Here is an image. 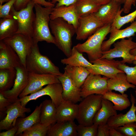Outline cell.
<instances>
[{"label":"cell","instance_id":"cell-8","mask_svg":"<svg viewBox=\"0 0 136 136\" xmlns=\"http://www.w3.org/2000/svg\"><path fill=\"white\" fill-rule=\"evenodd\" d=\"M2 41L15 52L22 64L25 68L27 56L34 44L32 38L22 34L16 33Z\"/></svg>","mask_w":136,"mask_h":136},{"label":"cell","instance_id":"cell-22","mask_svg":"<svg viewBox=\"0 0 136 136\" xmlns=\"http://www.w3.org/2000/svg\"><path fill=\"white\" fill-rule=\"evenodd\" d=\"M78 112V105L64 100L57 108V122L74 121L76 119Z\"/></svg>","mask_w":136,"mask_h":136},{"label":"cell","instance_id":"cell-13","mask_svg":"<svg viewBox=\"0 0 136 136\" xmlns=\"http://www.w3.org/2000/svg\"><path fill=\"white\" fill-rule=\"evenodd\" d=\"M31 111L30 108L21 105L19 98L8 108L6 116L0 122V129L7 130L11 129L15 125L18 118L25 117V113Z\"/></svg>","mask_w":136,"mask_h":136},{"label":"cell","instance_id":"cell-28","mask_svg":"<svg viewBox=\"0 0 136 136\" xmlns=\"http://www.w3.org/2000/svg\"><path fill=\"white\" fill-rule=\"evenodd\" d=\"M64 69L79 88H81L90 74L86 68L83 67L66 65Z\"/></svg>","mask_w":136,"mask_h":136},{"label":"cell","instance_id":"cell-53","mask_svg":"<svg viewBox=\"0 0 136 136\" xmlns=\"http://www.w3.org/2000/svg\"><path fill=\"white\" fill-rule=\"evenodd\" d=\"M134 92H135V95H136V90H135V91Z\"/></svg>","mask_w":136,"mask_h":136},{"label":"cell","instance_id":"cell-48","mask_svg":"<svg viewBox=\"0 0 136 136\" xmlns=\"http://www.w3.org/2000/svg\"><path fill=\"white\" fill-rule=\"evenodd\" d=\"M98 4L100 5H105L109 3L112 0H91Z\"/></svg>","mask_w":136,"mask_h":136},{"label":"cell","instance_id":"cell-42","mask_svg":"<svg viewBox=\"0 0 136 136\" xmlns=\"http://www.w3.org/2000/svg\"><path fill=\"white\" fill-rule=\"evenodd\" d=\"M79 0H50V1L55 4L57 3L55 7L61 6H68L76 3Z\"/></svg>","mask_w":136,"mask_h":136},{"label":"cell","instance_id":"cell-2","mask_svg":"<svg viewBox=\"0 0 136 136\" xmlns=\"http://www.w3.org/2000/svg\"><path fill=\"white\" fill-rule=\"evenodd\" d=\"M49 26L56 45L66 56L71 55L72 38L76 30L73 25L61 18L51 20Z\"/></svg>","mask_w":136,"mask_h":136},{"label":"cell","instance_id":"cell-49","mask_svg":"<svg viewBox=\"0 0 136 136\" xmlns=\"http://www.w3.org/2000/svg\"><path fill=\"white\" fill-rule=\"evenodd\" d=\"M130 53L132 55L136 56V47L131 50L130 51Z\"/></svg>","mask_w":136,"mask_h":136},{"label":"cell","instance_id":"cell-9","mask_svg":"<svg viewBox=\"0 0 136 136\" xmlns=\"http://www.w3.org/2000/svg\"><path fill=\"white\" fill-rule=\"evenodd\" d=\"M62 87L60 83L48 84L35 93L19 98L21 105L25 107L29 101L35 100L42 96H49L57 108L64 100L62 96Z\"/></svg>","mask_w":136,"mask_h":136},{"label":"cell","instance_id":"cell-11","mask_svg":"<svg viewBox=\"0 0 136 136\" xmlns=\"http://www.w3.org/2000/svg\"><path fill=\"white\" fill-rule=\"evenodd\" d=\"M101 75L90 73L81 87L82 97L84 98L93 94L103 95L108 91L107 81L108 78Z\"/></svg>","mask_w":136,"mask_h":136},{"label":"cell","instance_id":"cell-6","mask_svg":"<svg viewBox=\"0 0 136 136\" xmlns=\"http://www.w3.org/2000/svg\"><path fill=\"white\" fill-rule=\"evenodd\" d=\"M136 47V42L132 40L131 37L128 39H123L119 41L114 43V48L102 52L101 58L113 59L121 58L122 60L120 61L122 64L132 63L136 59V56L131 54L130 51Z\"/></svg>","mask_w":136,"mask_h":136},{"label":"cell","instance_id":"cell-19","mask_svg":"<svg viewBox=\"0 0 136 136\" xmlns=\"http://www.w3.org/2000/svg\"><path fill=\"white\" fill-rule=\"evenodd\" d=\"M121 5L114 0L101 6L94 15L104 25H111L121 10Z\"/></svg>","mask_w":136,"mask_h":136},{"label":"cell","instance_id":"cell-20","mask_svg":"<svg viewBox=\"0 0 136 136\" xmlns=\"http://www.w3.org/2000/svg\"><path fill=\"white\" fill-rule=\"evenodd\" d=\"M131 106L129 110L125 114L120 113L111 117L107 124L110 127L116 128L127 124L136 122V99L131 92L130 94Z\"/></svg>","mask_w":136,"mask_h":136},{"label":"cell","instance_id":"cell-17","mask_svg":"<svg viewBox=\"0 0 136 136\" xmlns=\"http://www.w3.org/2000/svg\"><path fill=\"white\" fill-rule=\"evenodd\" d=\"M58 18L63 19L73 25L76 30L79 24V17L77 10L76 3L66 6L54 7L50 15L51 20Z\"/></svg>","mask_w":136,"mask_h":136},{"label":"cell","instance_id":"cell-39","mask_svg":"<svg viewBox=\"0 0 136 136\" xmlns=\"http://www.w3.org/2000/svg\"><path fill=\"white\" fill-rule=\"evenodd\" d=\"M115 128L125 136H136L135 128L130 123Z\"/></svg>","mask_w":136,"mask_h":136},{"label":"cell","instance_id":"cell-27","mask_svg":"<svg viewBox=\"0 0 136 136\" xmlns=\"http://www.w3.org/2000/svg\"><path fill=\"white\" fill-rule=\"evenodd\" d=\"M42 106L41 103L39 106L36 107L34 111L29 115L17 119L16 124L17 125L18 129L15 136H19L35 124L40 122V115Z\"/></svg>","mask_w":136,"mask_h":136},{"label":"cell","instance_id":"cell-41","mask_svg":"<svg viewBox=\"0 0 136 136\" xmlns=\"http://www.w3.org/2000/svg\"><path fill=\"white\" fill-rule=\"evenodd\" d=\"M110 128L107 123L98 125L97 136H109Z\"/></svg>","mask_w":136,"mask_h":136},{"label":"cell","instance_id":"cell-23","mask_svg":"<svg viewBox=\"0 0 136 136\" xmlns=\"http://www.w3.org/2000/svg\"><path fill=\"white\" fill-rule=\"evenodd\" d=\"M77 125L74 121L56 122L50 127L48 136H77Z\"/></svg>","mask_w":136,"mask_h":136},{"label":"cell","instance_id":"cell-54","mask_svg":"<svg viewBox=\"0 0 136 136\" xmlns=\"http://www.w3.org/2000/svg\"><path fill=\"white\" fill-rule=\"evenodd\" d=\"M134 21H136V18H135V19Z\"/></svg>","mask_w":136,"mask_h":136},{"label":"cell","instance_id":"cell-4","mask_svg":"<svg viewBox=\"0 0 136 136\" xmlns=\"http://www.w3.org/2000/svg\"><path fill=\"white\" fill-rule=\"evenodd\" d=\"M111 26L109 24L104 25L89 37L85 42L78 43L74 47L80 52L86 53L91 62L101 58L102 44L110 32Z\"/></svg>","mask_w":136,"mask_h":136},{"label":"cell","instance_id":"cell-47","mask_svg":"<svg viewBox=\"0 0 136 136\" xmlns=\"http://www.w3.org/2000/svg\"><path fill=\"white\" fill-rule=\"evenodd\" d=\"M109 136H125L115 128L110 127Z\"/></svg>","mask_w":136,"mask_h":136},{"label":"cell","instance_id":"cell-46","mask_svg":"<svg viewBox=\"0 0 136 136\" xmlns=\"http://www.w3.org/2000/svg\"><path fill=\"white\" fill-rule=\"evenodd\" d=\"M35 4H38L45 7H54L55 5L51 2L47 1L45 0H31Z\"/></svg>","mask_w":136,"mask_h":136},{"label":"cell","instance_id":"cell-38","mask_svg":"<svg viewBox=\"0 0 136 136\" xmlns=\"http://www.w3.org/2000/svg\"><path fill=\"white\" fill-rule=\"evenodd\" d=\"M16 0H10L4 5H0V18H13L10 12L11 9Z\"/></svg>","mask_w":136,"mask_h":136},{"label":"cell","instance_id":"cell-7","mask_svg":"<svg viewBox=\"0 0 136 136\" xmlns=\"http://www.w3.org/2000/svg\"><path fill=\"white\" fill-rule=\"evenodd\" d=\"M35 4L31 1L25 8L17 11L13 6L10 14L16 19L18 24L16 33H20L32 38L33 26L35 15L33 11Z\"/></svg>","mask_w":136,"mask_h":136},{"label":"cell","instance_id":"cell-30","mask_svg":"<svg viewBox=\"0 0 136 136\" xmlns=\"http://www.w3.org/2000/svg\"><path fill=\"white\" fill-rule=\"evenodd\" d=\"M61 62L64 64L83 67L87 68L93 66V64L88 61L84 57L82 53L78 51L74 46L72 48L70 55L62 59Z\"/></svg>","mask_w":136,"mask_h":136},{"label":"cell","instance_id":"cell-34","mask_svg":"<svg viewBox=\"0 0 136 136\" xmlns=\"http://www.w3.org/2000/svg\"><path fill=\"white\" fill-rule=\"evenodd\" d=\"M51 125L47 126L40 122L37 123L25 130L19 136H46Z\"/></svg>","mask_w":136,"mask_h":136},{"label":"cell","instance_id":"cell-43","mask_svg":"<svg viewBox=\"0 0 136 136\" xmlns=\"http://www.w3.org/2000/svg\"><path fill=\"white\" fill-rule=\"evenodd\" d=\"M31 0H16L13 6L15 10L18 11L25 8Z\"/></svg>","mask_w":136,"mask_h":136},{"label":"cell","instance_id":"cell-26","mask_svg":"<svg viewBox=\"0 0 136 136\" xmlns=\"http://www.w3.org/2000/svg\"><path fill=\"white\" fill-rule=\"evenodd\" d=\"M108 91L114 90L123 94L128 89H135L136 86L128 81L125 73L121 72L118 73L113 78H108L107 81Z\"/></svg>","mask_w":136,"mask_h":136},{"label":"cell","instance_id":"cell-37","mask_svg":"<svg viewBox=\"0 0 136 136\" xmlns=\"http://www.w3.org/2000/svg\"><path fill=\"white\" fill-rule=\"evenodd\" d=\"M98 126L94 124L89 126L79 124L77 127L78 136H97Z\"/></svg>","mask_w":136,"mask_h":136},{"label":"cell","instance_id":"cell-25","mask_svg":"<svg viewBox=\"0 0 136 136\" xmlns=\"http://www.w3.org/2000/svg\"><path fill=\"white\" fill-rule=\"evenodd\" d=\"M42 103L40 122L47 126L53 125L57 122L56 106L51 100L46 99Z\"/></svg>","mask_w":136,"mask_h":136},{"label":"cell","instance_id":"cell-36","mask_svg":"<svg viewBox=\"0 0 136 136\" xmlns=\"http://www.w3.org/2000/svg\"><path fill=\"white\" fill-rule=\"evenodd\" d=\"M133 63L135 65L134 67H130L120 63L119 65L118 69L125 73L128 82L136 86V59Z\"/></svg>","mask_w":136,"mask_h":136},{"label":"cell","instance_id":"cell-33","mask_svg":"<svg viewBox=\"0 0 136 136\" xmlns=\"http://www.w3.org/2000/svg\"><path fill=\"white\" fill-rule=\"evenodd\" d=\"M76 4L79 17L95 13L101 6L91 0H79Z\"/></svg>","mask_w":136,"mask_h":136},{"label":"cell","instance_id":"cell-24","mask_svg":"<svg viewBox=\"0 0 136 136\" xmlns=\"http://www.w3.org/2000/svg\"><path fill=\"white\" fill-rule=\"evenodd\" d=\"M113 104L110 101L103 98L101 106L96 113L93 119V124L97 125L106 124L111 117L117 114Z\"/></svg>","mask_w":136,"mask_h":136},{"label":"cell","instance_id":"cell-35","mask_svg":"<svg viewBox=\"0 0 136 136\" xmlns=\"http://www.w3.org/2000/svg\"><path fill=\"white\" fill-rule=\"evenodd\" d=\"M123 9L122 8L118 13L111 25V27L120 29L124 25L129 22L132 23L134 21L136 17V9L131 13L123 16L121 15Z\"/></svg>","mask_w":136,"mask_h":136},{"label":"cell","instance_id":"cell-14","mask_svg":"<svg viewBox=\"0 0 136 136\" xmlns=\"http://www.w3.org/2000/svg\"><path fill=\"white\" fill-rule=\"evenodd\" d=\"M15 69L16 77L13 86L10 90L1 93L12 103L19 98L18 97L27 86L28 81V73L22 64Z\"/></svg>","mask_w":136,"mask_h":136},{"label":"cell","instance_id":"cell-32","mask_svg":"<svg viewBox=\"0 0 136 136\" xmlns=\"http://www.w3.org/2000/svg\"><path fill=\"white\" fill-rule=\"evenodd\" d=\"M16 75L15 69H0V92L8 91L12 88Z\"/></svg>","mask_w":136,"mask_h":136},{"label":"cell","instance_id":"cell-31","mask_svg":"<svg viewBox=\"0 0 136 136\" xmlns=\"http://www.w3.org/2000/svg\"><path fill=\"white\" fill-rule=\"evenodd\" d=\"M18 29L17 21L13 17L11 18H1L0 41L12 37L16 34Z\"/></svg>","mask_w":136,"mask_h":136},{"label":"cell","instance_id":"cell-45","mask_svg":"<svg viewBox=\"0 0 136 136\" xmlns=\"http://www.w3.org/2000/svg\"><path fill=\"white\" fill-rule=\"evenodd\" d=\"M136 0H126L124 4L123 12L125 13H127L130 11L132 5H135Z\"/></svg>","mask_w":136,"mask_h":136},{"label":"cell","instance_id":"cell-29","mask_svg":"<svg viewBox=\"0 0 136 136\" xmlns=\"http://www.w3.org/2000/svg\"><path fill=\"white\" fill-rule=\"evenodd\" d=\"M103 98L111 102L116 111H122L131 105L127 95L125 93L118 94L111 91H108L103 95Z\"/></svg>","mask_w":136,"mask_h":136},{"label":"cell","instance_id":"cell-52","mask_svg":"<svg viewBox=\"0 0 136 136\" xmlns=\"http://www.w3.org/2000/svg\"><path fill=\"white\" fill-rule=\"evenodd\" d=\"M129 123H130L132 125L134 126L135 127L136 130V122H134Z\"/></svg>","mask_w":136,"mask_h":136},{"label":"cell","instance_id":"cell-55","mask_svg":"<svg viewBox=\"0 0 136 136\" xmlns=\"http://www.w3.org/2000/svg\"><path fill=\"white\" fill-rule=\"evenodd\" d=\"M48 0V1H50V0Z\"/></svg>","mask_w":136,"mask_h":136},{"label":"cell","instance_id":"cell-16","mask_svg":"<svg viewBox=\"0 0 136 136\" xmlns=\"http://www.w3.org/2000/svg\"><path fill=\"white\" fill-rule=\"evenodd\" d=\"M58 78L62 85L64 100L75 104L81 100V88L75 85L65 71Z\"/></svg>","mask_w":136,"mask_h":136},{"label":"cell","instance_id":"cell-1","mask_svg":"<svg viewBox=\"0 0 136 136\" xmlns=\"http://www.w3.org/2000/svg\"><path fill=\"white\" fill-rule=\"evenodd\" d=\"M42 6L37 4L34 5L35 16L32 37L34 43L38 44L39 42L45 41L55 45V41L49 26L50 15L53 8Z\"/></svg>","mask_w":136,"mask_h":136},{"label":"cell","instance_id":"cell-51","mask_svg":"<svg viewBox=\"0 0 136 136\" xmlns=\"http://www.w3.org/2000/svg\"><path fill=\"white\" fill-rule=\"evenodd\" d=\"M10 0H0V5H3L5 2H7Z\"/></svg>","mask_w":136,"mask_h":136},{"label":"cell","instance_id":"cell-50","mask_svg":"<svg viewBox=\"0 0 136 136\" xmlns=\"http://www.w3.org/2000/svg\"><path fill=\"white\" fill-rule=\"evenodd\" d=\"M121 5L124 4L126 1V0H114Z\"/></svg>","mask_w":136,"mask_h":136},{"label":"cell","instance_id":"cell-44","mask_svg":"<svg viewBox=\"0 0 136 136\" xmlns=\"http://www.w3.org/2000/svg\"><path fill=\"white\" fill-rule=\"evenodd\" d=\"M18 129L17 125L15 124V125L5 131L0 133V136H14L17 132Z\"/></svg>","mask_w":136,"mask_h":136},{"label":"cell","instance_id":"cell-5","mask_svg":"<svg viewBox=\"0 0 136 136\" xmlns=\"http://www.w3.org/2000/svg\"><path fill=\"white\" fill-rule=\"evenodd\" d=\"M78 105L76 119L79 124L89 126L93 124L94 117L101 106L103 95L93 94L84 98Z\"/></svg>","mask_w":136,"mask_h":136},{"label":"cell","instance_id":"cell-15","mask_svg":"<svg viewBox=\"0 0 136 136\" xmlns=\"http://www.w3.org/2000/svg\"><path fill=\"white\" fill-rule=\"evenodd\" d=\"M104 25L93 13L79 17V25L76 32V39L85 40Z\"/></svg>","mask_w":136,"mask_h":136},{"label":"cell","instance_id":"cell-18","mask_svg":"<svg viewBox=\"0 0 136 136\" xmlns=\"http://www.w3.org/2000/svg\"><path fill=\"white\" fill-rule=\"evenodd\" d=\"M22 64L13 49L3 41H0V69H15Z\"/></svg>","mask_w":136,"mask_h":136},{"label":"cell","instance_id":"cell-21","mask_svg":"<svg viewBox=\"0 0 136 136\" xmlns=\"http://www.w3.org/2000/svg\"><path fill=\"white\" fill-rule=\"evenodd\" d=\"M109 39L106 41H104L102 43L101 46L102 51L109 50L111 45L119 39L129 38L134 36L136 33V21H134L129 26L122 29L111 27Z\"/></svg>","mask_w":136,"mask_h":136},{"label":"cell","instance_id":"cell-40","mask_svg":"<svg viewBox=\"0 0 136 136\" xmlns=\"http://www.w3.org/2000/svg\"><path fill=\"white\" fill-rule=\"evenodd\" d=\"M13 103L6 98L1 93H0V117L6 115V112L8 107Z\"/></svg>","mask_w":136,"mask_h":136},{"label":"cell","instance_id":"cell-10","mask_svg":"<svg viewBox=\"0 0 136 136\" xmlns=\"http://www.w3.org/2000/svg\"><path fill=\"white\" fill-rule=\"evenodd\" d=\"M60 83L58 76L51 74L28 73V84L19 96V98L36 92L49 84Z\"/></svg>","mask_w":136,"mask_h":136},{"label":"cell","instance_id":"cell-12","mask_svg":"<svg viewBox=\"0 0 136 136\" xmlns=\"http://www.w3.org/2000/svg\"><path fill=\"white\" fill-rule=\"evenodd\" d=\"M93 66L87 68L90 73L113 78L119 73L123 72L118 69L120 61L114 59L100 58L91 62Z\"/></svg>","mask_w":136,"mask_h":136},{"label":"cell","instance_id":"cell-3","mask_svg":"<svg viewBox=\"0 0 136 136\" xmlns=\"http://www.w3.org/2000/svg\"><path fill=\"white\" fill-rule=\"evenodd\" d=\"M25 68L28 73L51 74L57 76L62 74L47 57L40 53L38 44H34L27 56Z\"/></svg>","mask_w":136,"mask_h":136}]
</instances>
